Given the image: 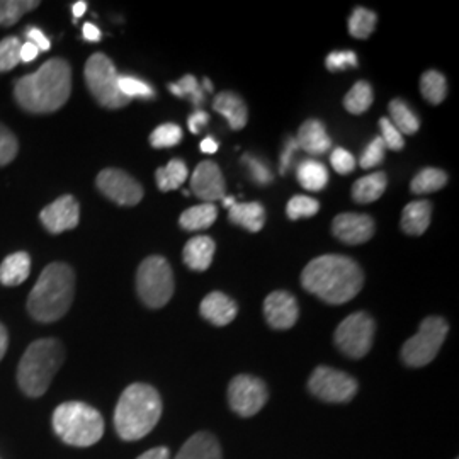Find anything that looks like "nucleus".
Listing matches in <instances>:
<instances>
[{
    "instance_id": "obj_26",
    "label": "nucleus",
    "mask_w": 459,
    "mask_h": 459,
    "mask_svg": "<svg viewBox=\"0 0 459 459\" xmlns=\"http://www.w3.org/2000/svg\"><path fill=\"white\" fill-rule=\"evenodd\" d=\"M386 174L385 172H373L358 179L352 186V199L359 204L375 203L386 191Z\"/></svg>"
},
{
    "instance_id": "obj_3",
    "label": "nucleus",
    "mask_w": 459,
    "mask_h": 459,
    "mask_svg": "<svg viewBox=\"0 0 459 459\" xmlns=\"http://www.w3.org/2000/svg\"><path fill=\"white\" fill-rule=\"evenodd\" d=\"M75 295V273L64 263H51L36 281L30 298L28 312L36 322L51 324L65 316Z\"/></svg>"
},
{
    "instance_id": "obj_2",
    "label": "nucleus",
    "mask_w": 459,
    "mask_h": 459,
    "mask_svg": "<svg viewBox=\"0 0 459 459\" xmlns=\"http://www.w3.org/2000/svg\"><path fill=\"white\" fill-rule=\"evenodd\" d=\"M72 94V68L64 58H51L14 85L19 106L31 115H49L65 106Z\"/></svg>"
},
{
    "instance_id": "obj_49",
    "label": "nucleus",
    "mask_w": 459,
    "mask_h": 459,
    "mask_svg": "<svg viewBox=\"0 0 459 459\" xmlns=\"http://www.w3.org/2000/svg\"><path fill=\"white\" fill-rule=\"evenodd\" d=\"M208 121H210V116H208V113H204V111L197 109V111H195L193 115L189 116V119H187V126H189L191 133L197 134V133H201L203 126H206V125H208Z\"/></svg>"
},
{
    "instance_id": "obj_47",
    "label": "nucleus",
    "mask_w": 459,
    "mask_h": 459,
    "mask_svg": "<svg viewBox=\"0 0 459 459\" xmlns=\"http://www.w3.org/2000/svg\"><path fill=\"white\" fill-rule=\"evenodd\" d=\"M296 148H298L296 138H290V140L286 142V145H284L282 153H281V165H279V172H281V176H286V172H288L290 165L293 162V155H295Z\"/></svg>"
},
{
    "instance_id": "obj_21",
    "label": "nucleus",
    "mask_w": 459,
    "mask_h": 459,
    "mask_svg": "<svg viewBox=\"0 0 459 459\" xmlns=\"http://www.w3.org/2000/svg\"><path fill=\"white\" fill-rule=\"evenodd\" d=\"M214 250H216V244L213 238L199 235L186 244L182 259L189 269L203 273L213 263Z\"/></svg>"
},
{
    "instance_id": "obj_46",
    "label": "nucleus",
    "mask_w": 459,
    "mask_h": 459,
    "mask_svg": "<svg viewBox=\"0 0 459 459\" xmlns=\"http://www.w3.org/2000/svg\"><path fill=\"white\" fill-rule=\"evenodd\" d=\"M330 162L332 167L337 174L345 176V174H351L354 169H356V159L354 155L345 150V148H335L332 153H330Z\"/></svg>"
},
{
    "instance_id": "obj_44",
    "label": "nucleus",
    "mask_w": 459,
    "mask_h": 459,
    "mask_svg": "<svg viewBox=\"0 0 459 459\" xmlns=\"http://www.w3.org/2000/svg\"><path fill=\"white\" fill-rule=\"evenodd\" d=\"M325 66L330 72H342L347 68H354V66H358V55L351 49L332 51L325 60Z\"/></svg>"
},
{
    "instance_id": "obj_50",
    "label": "nucleus",
    "mask_w": 459,
    "mask_h": 459,
    "mask_svg": "<svg viewBox=\"0 0 459 459\" xmlns=\"http://www.w3.org/2000/svg\"><path fill=\"white\" fill-rule=\"evenodd\" d=\"M38 55H39V49L36 48L30 41L21 47V62L22 64H31Z\"/></svg>"
},
{
    "instance_id": "obj_31",
    "label": "nucleus",
    "mask_w": 459,
    "mask_h": 459,
    "mask_svg": "<svg viewBox=\"0 0 459 459\" xmlns=\"http://www.w3.org/2000/svg\"><path fill=\"white\" fill-rule=\"evenodd\" d=\"M446 184H447V174L444 170L427 167L413 178L411 189L413 195H430L443 189Z\"/></svg>"
},
{
    "instance_id": "obj_14",
    "label": "nucleus",
    "mask_w": 459,
    "mask_h": 459,
    "mask_svg": "<svg viewBox=\"0 0 459 459\" xmlns=\"http://www.w3.org/2000/svg\"><path fill=\"white\" fill-rule=\"evenodd\" d=\"M39 220L49 233L58 235L66 230H74L81 220V204L70 195L55 199L47 208L41 210Z\"/></svg>"
},
{
    "instance_id": "obj_51",
    "label": "nucleus",
    "mask_w": 459,
    "mask_h": 459,
    "mask_svg": "<svg viewBox=\"0 0 459 459\" xmlns=\"http://www.w3.org/2000/svg\"><path fill=\"white\" fill-rule=\"evenodd\" d=\"M82 36L85 41H91V43H98V41H100V38H102L98 26H94L92 22H85L83 24Z\"/></svg>"
},
{
    "instance_id": "obj_36",
    "label": "nucleus",
    "mask_w": 459,
    "mask_h": 459,
    "mask_svg": "<svg viewBox=\"0 0 459 459\" xmlns=\"http://www.w3.org/2000/svg\"><path fill=\"white\" fill-rule=\"evenodd\" d=\"M169 89L174 96L189 99L195 106H201L203 100H204V91L199 87L196 77L191 75V74L184 75L178 83H170Z\"/></svg>"
},
{
    "instance_id": "obj_30",
    "label": "nucleus",
    "mask_w": 459,
    "mask_h": 459,
    "mask_svg": "<svg viewBox=\"0 0 459 459\" xmlns=\"http://www.w3.org/2000/svg\"><path fill=\"white\" fill-rule=\"evenodd\" d=\"M189 176L187 165L182 162L181 159H172L165 167H160L155 174L157 186L160 191H174L179 189Z\"/></svg>"
},
{
    "instance_id": "obj_6",
    "label": "nucleus",
    "mask_w": 459,
    "mask_h": 459,
    "mask_svg": "<svg viewBox=\"0 0 459 459\" xmlns=\"http://www.w3.org/2000/svg\"><path fill=\"white\" fill-rule=\"evenodd\" d=\"M55 434L75 447H89L100 441L104 419L94 407L83 402H65L53 411Z\"/></svg>"
},
{
    "instance_id": "obj_13",
    "label": "nucleus",
    "mask_w": 459,
    "mask_h": 459,
    "mask_svg": "<svg viewBox=\"0 0 459 459\" xmlns=\"http://www.w3.org/2000/svg\"><path fill=\"white\" fill-rule=\"evenodd\" d=\"M96 184L104 196L119 206H136L143 199L142 184L119 169H104Z\"/></svg>"
},
{
    "instance_id": "obj_11",
    "label": "nucleus",
    "mask_w": 459,
    "mask_h": 459,
    "mask_svg": "<svg viewBox=\"0 0 459 459\" xmlns=\"http://www.w3.org/2000/svg\"><path fill=\"white\" fill-rule=\"evenodd\" d=\"M358 381L344 371L318 366L308 379L313 396L327 403H347L358 394Z\"/></svg>"
},
{
    "instance_id": "obj_12",
    "label": "nucleus",
    "mask_w": 459,
    "mask_h": 459,
    "mask_svg": "<svg viewBox=\"0 0 459 459\" xmlns=\"http://www.w3.org/2000/svg\"><path fill=\"white\" fill-rule=\"evenodd\" d=\"M269 398L267 386L261 377L238 375L230 381V409L240 417H254L263 411Z\"/></svg>"
},
{
    "instance_id": "obj_43",
    "label": "nucleus",
    "mask_w": 459,
    "mask_h": 459,
    "mask_svg": "<svg viewBox=\"0 0 459 459\" xmlns=\"http://www.w3.org/2000/svg\"><path fill=\"white\" fill-rule=\"evenodd\" d=\"M17 138L14 133L0 125V167L11 164L17 155Z\"/></svg>"
},
{
    "instance_id": "obj_10",
    "label": "nucleus",
    "mask_w": 459,
    "mask_h": 459,
    "mask_svg": "<svg viewBox=\"0 0 459 459\" xmlns=\"http://www.w3.org/2000/svg\"><path fill=\"white\" fill-rule=\"evenodd\" d=\"M375 328V320L368 313H352L344 322H341L335 330L333 341L347 358L361 359L371 351Z\"/></svg>"
},
{
    "instance_id": "obj_56",
    "label": "nucleus",
    "mask_w": 459,
    "mask_h": 459,
    "mask_svg": "<svg viewBox=\"0 0 459 459\" xmlns=\"http://www.w3.org/2000/svg\"><path fill=\"white\" fill-rule=\"evenodd\" d=\"M235 203H237V197H233V196L223 197V206H225V208H227V210H230V208H231V206H233V204H235Z\"/></svg>"
},
{
    "instance_id": "obj_28",
    "label": "nucleus",
    "mask_w": 459,
    "mask_h": 459,
    "mask_svg": "<svg viewBox=\"0 0 459 459\" xmlns=\"http://www.w3.org/2000/svg\"><path fill=\"white\" fill-rule=\"evenodd\" d=\"M218 218V208L213 203H201L186 210L179 218V225L186 231H199V230L210 229Z\"/></svg>"
},
{
    "instance_id": "obj_52",
    "label": "nucleus",
    "mask_w": 459,
    "mask_h": 459,
    "mask_svg": "<svg viewBox=\"0 0 459 459\" xmlns=\"http://www.w3.org/2000/svg\"><path fill=\"white\" fill-rule=\"evenodd\" d=\"M170 458V451L167 447H153L147 453H143L140 458L136 459H169Z\"/></svg>"
},
{
    "instance_id": "obj_48",
    "label": "nucleus",
    "mask_w": 459,
    "mask_h": 459,
    "mask_svg": "<svg viewBox=\"0 0 459 459\" xmlns=\"http://www.w3.org/2000/svg\"><path fill=\"white\" fill-rule=\"evenodd\" d=\"M26 36H28V41H30V43H33L34 47L39 49V51H48L49 47H51L48 38L43 34L41 30L30 28Z\"/></svg>"
},
{
    "instance_id": "obj_23",
    "label": "nucleus",
    "mask_w": 459,
    "mask_h": 459,
    "mask_svg": "<svg viewBox=\"0 0 459 459\" xmlns=\"http://www.w3.org/2000/svg\"><path fill=\"white\" fill-rule=\"evenodd\" d=\"M230 223L248 230L252 233L261 231L265 223V210L257 201L250 203H235L229 210Z\"/></svg>"
},
{
    "instance_id": "obj_29",
    "label": "nucleus",
    "mask_w": 459,
    "mask_h": 459,
    "mask_svg": "<svg viewBox=\"0 0 459 459\" xmlns=\"http://www.w3.org/2000/svg\"><path fill=\"white\" fill-rule=\"evenodd\" d=\"M390 116L394 128L402 134H415L420 128V119L409 108V104L403 99H394L390 102Z\"/></svg>"
},
{
    "instance_id": "obj_54",
    "label": "nucleus",
    "mask_w": 459,
    "mask_h": 459,
    "mask_svg": "<svg viewBox=\"0 0 459 459\" xmlns=\"http://www.w3.org/2000/svg\"><path fill=\"white\" fill-rule=\"evenodd\" d=\"M7 345H9V333H7V328L0 324V361L5 356Z\"/></svg>"
},
{
    "instance_id": "obj_34",
    "label": "nucleus",
    "mask_w": 459,
    "mask_h": 459,
    "mask_svg": "<svg viewBox=\"0 0 459 459\" xmlns=\"http://www.w3.org/2000/svg\"><path fill=\"white\" fill-rule=\"evenodd\" d=\"M377 16L364 7H356L349 17V33L356 39L369 38L377 28Z\"/></svg>"
},
{
    "instance_id": "obj_32",
    "label": "nucleus",
    "mask_w": 459,
    "mask_h": 459,
    "mask_svg": "<svg viewBox=\"0 0 459 459\" xmlns=\"http://www.w3.org/2000/svg\"><path fill=\"white\" fill-rule=\"evenodd\" d=\"M373 99H375L373 87L366 81H359V82L354 83L352 89L347 92V96L344 98L345 109L351 115H362L371 108Z\"/></svg>"
},
{
    "instance_id": "obj_15",
    "label": "nucleus",
    "mask_w": 459,
    "mask_h": 459,
    "mask_svg": "<svg viewBox=\"0 0 459 459\" xmlns=\"http://www.w3.org/2000/svg\"><path fill=\"white\" fill-rule=\"evenodd\" d=\"M191 193L204 203H213L227 196L225 178L220 167L212 160H204L197 165L191 176Z\"/></svg>"
},
{
    "instance_id": "obj_25",
    "label": "nucleus",
    "mask_w": 459,
    "mask_h": 459,
    "mask_svg": "<svg viewBox=\"0 0 459 459\" xmlns=\"http://www.w3.org/2000/svg\"><path fill=\"white\" fill-rule=\"evenodd\" d=\"M31 273V257L28 252H14L0 264V282L4 286H19Z\"/></svg>"
},
{
    "instance_id": "obj_7",
    "label": "nucleus",
    "mask_w": 459,
    "mask_h": 459,
    "mask_svg": "<svg viewBox=\"0 0 459 459\" xmlns=\"http://www.w3.org/2000/svg\"><path fill=\"white\" fill-rule=\"evenodd\" d=\"M174 273L162 255H150L136 273V291L148 308H162L174 295Z\"/></svg>"
},
{
    "instance_id": "obj_16",
    "label": "nucleus",
    "mask_w": 459,
    "mask_h": 459,
    "mask_svg": "<svg viewBox=\"0 0 459 459\" xmlns=\"http://www.w3.org/2000/svg\"><path fill=\"white\" fill-rule=\"evenodd\" d=\"M332 233L347 246H359L375 235V221L362 213H342L332 221Z\"/></svg>"
},
{
    "instance_id": "obj_37",
    "label": "nucleus",
    "mask_w": 459,
    "mask_h": 459,
    "mask_svg": "<svg viewBox=\"0 0 459 459\" xmlns=\"http://www.w3.org/2000/svg\"><path fill=\"white\" fill-rule=\"evenodd\" d=\"M181 126H178L174 123L160 125L159 128H155L153 133L150 134V145L153 148L176 147L178 143H181Z\"/></svg>"
},
{
    "instance_id": "obj_55",
    "label": "nucleus",
    "mask_w": 459,
    "mask_h": 459,
    "mask_svg": "<svg viewBox=\"0 0 459 459\" xmlns=\"http://www.w3.org/2000/svg\"><path fill=\"white\" fill-rule=\"evenodd\" d=\"M85 11H87V2H75L74 4V7H72V13H74V17L75 19H79V17H82L85 14Z\"/></svg>"
},
{
    "instance_id": "obj_9",
    "label": "nucleus",
    "mask_w": 459,
    "mask_h": 459,
    "mask_svg": "<svg viewBox=\"0 0 459 459\" xmlns=\"http://www.w3.org/2000/svg\"><path fill=\"white\" fill-rule=\"evenodd\" d=\"M449 325L441 316H427L422 320L419 332L402 347V359L411 368H422L436 359Z\"/></svg>"
},
{
    "instance_id": "obj_18",
    "label": "nucleus",
    "mask_w": 459,
    "mask_h": 459,
    "mask_svg": "<svg viewBox=\"0 0 459 459\" xmlns=\"http://www.w3.org/2000/svg\"><path fill=\"white\" fill-rule=\"evenodd\" d=\"M201 316L216 327H225L231 324L238 313L237 303L221 291H213L201 301Z\"/></svg>"
},
{
    "instance_id": "obj_38",
    "label": "nucleus",
    "mask_w": 459,
    "mask_h": 459,
    "mask_svg": "<svg viewBox=\"0 0 459 459\" xmlns=\"http://www.w3.org/2000/svg\"><path fill=\"white\" fill-rule=\"evenodd\" d=\"M320 203L310 196H293L286 206V214L290 220H299V218H310L318 213Z\"/></svg>"
},
{
    "instance_id": "obj_24",
    "label": "nucleus",
    "mask_w": 459,
    "mask_h": 459,
    "mask_svg": "<svg viewBox=\"0 0 459 459\" xmlns=\"http://www.w3.org/2000/svg\"><path fill=\"white\" fill-rule=\"evenodd\" d=\"M430 216H432V204L430 201H411V204L405 206L402 213V230L407 235L419 237L426 233L429 225H430Z\"/></svg>"
},
{
    "instance_id": "obj_35",
    "label": "nucleus",
    "mask_w": 459,
    "mask_h": 459,
    "mask_svg": "<svg viewBox=\"0 0 459 459\" xmlns=\"http://www.w3.org/2000/svg\"><path fill=\"white\" fill-rule=\"evenodd\" d=\"M38 5V0H0V26H14L21 17Z\"/></svg>"
},
{
    "instance_id": "obj_40",
    "label": "nucleus",
    "mask_w": 459,
    "mask_h": 459,
    "mask_svg": "<svg viewBox=\"0 0 459 459\" xmlns=\"http://www.w3.org/2000/svg\"><path fill=\"white\" fill-rule=\"evenodd\" d=\"M21 41L9 36L0 41V72H9L21 64Z\"/></svg>"
},
{
    "instance_id": "obj_42",
    "label": "nucleus",
    "mask_w": 459,
    "mask_h": 459,
    "mask_svg": "<svg viewBox=\"0 0 459 459\" xmlns=\"http://www.w3.org/2000/svg\"><path fill=\"white\" fill-rule=\"evenodd\" d=\"M385 152H386V147H385L383 140L377 136L368 147L364 148L361 159H359V165H361L362 169H366V170L368 169H375L377 165L383 164Z\"/></svg>"
},
{
    "instance_id": "obj_17",
    "label": "nucleus",
    "mask_w": 459,
    "mask_h": 459,
    "mask_svg": "<svg viewBox=\"0 0 459 459\" xmlns=\"http://www.w3.org/2000/svg\"><path fill=\"white\" fill-rule=\"evenodd\" d=\"M264 316L276 330L295 327L299 316V307L295 296L288 291H273L264 301Z\"/></svg>"
},
{
    "instance_id": "obj_53",
    "label": "nucleus",
    "mask_w": 459,
    "mask_h": 459,
    "mask_svg": "<svg viewBox=\"0 0 459 459\" xmlns=\"http://www.w3.org/2000/svg\"><path fill=\"white\" fill-rule=\"evenodd\" d=\"M218 150V142L214 140L213 136H206L203 142H201V152L203 153H214Z\"/></svg>"
},
{
    "instance_id": "obj_5",
    "label": "nucleus",
    "mask_w": 459,
    "mask_h": 459,
    "mask_svg": "<svg viewBox=\"0 0 459 459\" xmlns=\"http://www.w3.org/2000/svg\"><path fill=\"white\" fill-rule=\"evenodd\" d=\"M65 361L64 344L56 339H39L26 349L17 368V383L31 398L47 394V390Z\"/></svg>"
},
{
    "instance_id": "obj_27",
    "label": "nucleus",
    "mask_w": 459,
    "mask_h": 459,
    "mask_svg": "<svg viewBox=\"0 0 459 459\" xmlns=\"http://www.w3.org/2000/svg\"><path fill=\"white\" fill-rule=\"evenodd\" d=\"M296 178H298L301 187H305L307 191H312V193H318V191L325 189V186L328 184L327 167L315 159H307L298 165Z\"/></svg>"
},
{
    "instance_id": "obj_41",
    "label": "nucleus",
    "mask_w": 459,
    "mask_h": 459,
    "mask_svg": "<svg viewBox=\"0 0 459 459\" xmlns=\"http://www.w3.org/2000/svg\"><path fill=\"white\" fill-rule=\"evenodd\" d=\"M242 164L246 165L250 179L255 182L257 186H267L274 179V176H273V172H271L267 164L261 159L254 157V155H244Z\"/></svg>"
},
{
    "instance_id": "obj_19",
    "label": "nucleus",
    "mask_w": 459,
    "mask_h": 459,
    "mask_svg": "<svg viewBox=\"0 0 459 459\" xmlns=\"http://www.w3.org/2000/svg\"><path fill=\"white\" fill-rule=\"evenodd\" d=\"M296 143H298V148H301L303 152H307L313 157L325 155L332 147V140L327 134V130H325L324 123L318 119H308L299 126Z\"/></svg>"
},
{
    "instance_id": "obj_1",
    "label": "nucleus",
    "mask_w": 459,
    "mask_h": 459,
    "mask_svg": "<svg viewBox=\"0 0 459 459\" xmlns=\"http://www.w3.org/2000/svg\"><path fill=\"white\" fill-rule=\"evenodd\" d=\"M364 284L361 265L345 255H320L301 273V286L328 305H344Z\"/></svg>"
},
{
    "instance_id": "obj_22",
    "label": "nucleus",
    "mask_w": 459,
    "mask_h": 459,
    "mask_svg": "<svg viewBox=\"0 0 459 459\" xmlns=\"http://www.w3.org/2000/svg\"><path fill=\"white\" fill-rule=\"evenodd\" d=\"M176 459H223L218 439L210 432H197L189 437Z\"/></svg>"
},
{
    "instance_id": "obj_8",
    "label": "nucleus",
    "mask_w": 459,
    "mask_h": 459,
    "mask_svg": "<svg viewBox=\"0 0 459 459\" xmlns=\"http://www.w3.org/2000/svg\"><path fill=\"white\" fill-rule=\"evenodd\" d=\"M85 82L91 94L102 108L119 109L128 106L132 100L125 98L119 91V74L115 64L104 53H94L85 64Z\"/></svg>"
},
{
    "instance_id": "obj_39",
    "label": "nucleus",
    "mask_w": 459,
    "mask_h": 459,
    "mask_svg": "<svg viewBox=\"0 0 459 459\" xmlns=\"http://www.w3.org/2000/svg\"><path fill=\"white\" fill-rule=\"evenodd\" d=\"M119 91L125 98L132 99L142 98V99H152L155 98V91L152 85H148L147 82L140 81V79H134L130 75H119Z\"/></svg>"
},
{
    "instance_id": "obj_33",
    "label": "nucleus",
    "mask_w": 459,
    "mask_h": 459,
    "mask_svg": "<svg viewBox=\"0 0 459 459\" xmlns=\"http://www.w3.org/2000/svg\"><path fill=\"white\" fill-rule=\"evenodd\" d=\"M420 92L430 104H441L447 96L446 77L437 70H429L420 79Z\"/></svg>"
},
{
    "instance_id": "obj_4",
    "label": "nucleus",
    "mask_w": 459,
    "mask_h": 459,
    "mask_svg": "<svg viewBox=\"0 0 459 459\" xmlns=\"http://www.w3.org/2000/svg\"><path fill=\"white\" fill-rule=\"evenodd\" d=\"M162 417V398L159 392L145 385H130L116 405L115 427L123 441H140L148 436Z\"/></svg>"
},
{
    "instance_id": "obj_57",
    "label": "nucleus",
    "mask_w": 459,
    "mask_h": 459,
    "mask_svg": "<svg viewBox=\"0 0 459 459\" xmlns=\"http://www.w3.org/2000/svg\"><path fill=\"white\" fill-rule=\"evenodd\" d=\"M204 92H213V83L210 79H203V87H201Z\"/></svg>"
},
{
    "instance_id": "obj_45",
    "label": "nucleus",
    "mask_w": 459,
    "mask_h": 459,
    "mask_svg": "<svg viewBox=\"0 0 459 459\" xmlns=\"http://www.w3.org/2000/svg\"><path fill=\"white\" fill-rule=\"evenodd\" d=\"M379 128H381V136L379 138L383 140L385 147L390 148L394 152H400L402 148L405 147L403 134L394 128L388 117H381L379 119Z\"/></svg>"
},
{
    "instance_id": "obj_20",
    "label": "nucleus",
    "mask_w": 459,
    "mask_h": 459,
    "mask_svg": "<svg viewBox=\"0 0 459 459\" xmlns=\"http://www.w3.org/2000/svg\"><path fill=\"white\" fill-rule=\"evenodd\" d=\"M213 109L229 121L231 130L238 132V130L246 128L247 121H248V109H247L246 100L238 94L230 92V91L216 94Z\"/></svg>"
}]
</instances>
